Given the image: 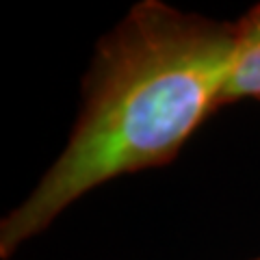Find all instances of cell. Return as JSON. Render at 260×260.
Masks as SVG:
<instances>
[{"label":"cell","mask_w":260,"mask_h":260,"mask_svg":"<svg viewBox=\"0 0 260 260\" xmlns=\"http://www.w3.org/2000/svg\"><path fill=\"white\" fill-rule=\"evenodd\" d=\"M239 44V22L158 0L135 5L98 46L65 150L0 223V256H13L95 186L172 162L217 111Z\"/></svg>","instance_id":"cell-1"},{"label":"cell","mask_w":260,"mask_h":260,"mask_svg":"<svg viewBox=\"0 0 260 260\" xmlns=\"http://www.w3.org/2000/svg\"><path fill=\"white\" fill-rule=\"evenodd\" d=\"M243 98H258L260 100V37H251L241 28V44L230 74L219 91L217 109L239 102Z\"/></svg>","instance_id":"cell-2"},{"label":"cell","mask_w":260,"mask_h":260,"mask_svg":"<svg viewBox=\"0 0 260 260\" xmlns=\"http://www.w3.org/2000/svg\"><path fill=\"white\" fill-rule=\"evenodd\" d=\"M243 32H247L251 37H260V5H256L254 9H249L243 18L239 20Z\"/></svg>","instance_id":"cell-3"},{"label":"cell","mask_w":260,"mask_h":260,"mask_svg":"<svg viewBox=\"0 0 260 260\" xmlns=\"http://www.w3.org/2000/svg\"><path fill=\"white\" fill-rule=\"evenodd\" d=\"M256 260H260V258H256Z\"/></svg>","instance_id":"cell-4"}]
</instances>
